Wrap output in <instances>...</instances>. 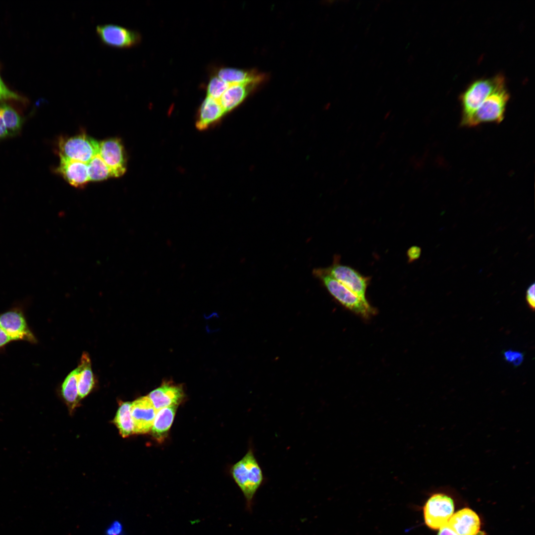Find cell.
<instances>
[{
  "mask_svg": "<svg viewBox=\"0 0 535 535\" xmlns=\"http://www.w3.org/2000/svg\"><path fill=\"white\" fill-rule=\"evenodd\" d=\"M509 99L505 82L492 92L468 119L461 122V125L474 127L484 123L501 122Z\"/></svg>",
  "mask_w": 535,
  "mask_h": 535,
  "instance_id": "2",
  "label": "cell"
},
{
  "mask_svg": "<svg viewBox=\"0 0 535 535\" xmlns=\"http://www.w3.org/2000/svg\"><path fill=\"white\" fill-rule=\"evenodd\" d=\"M0 325L6 330L13 341H26L31 344L37 342L28 323L22 305H15L0 314Z\"/></svg>",
  "mask_w": 535,
  "mask_h": 535,
  "instance_id": "6",
  "label": "cell"
},
{
  "mask_svg": "<svg viewBox=\"0 0 535 535\" xmlns=\"http://www.w3.org/2000/svg\"><path fill=\"white\" fill-rule=\"evenodd\" d=\"M230 85L214 73L206 86L207 96L218 100Z\"/></svg>",
  "mask_w": 535,
  "mask_h": 535,
  "instance_id": "24",
  "label": "cell"
},
{
  "mask_svg": "<svg viewBox=\"0 0 535 535\" xmlns=\"http://www.w3.org/2000/svg\"><path fill=\"white\" fill-rule=\"evenodd\" d=\"M421 249L417 246L410 247L407 251V256L409 262H412L418 259L421 255Z\"/></svg>",
  "mask_w": 535,
  "mask_h": 535,
  "instance_id": "28",
  "label": "cell"
},
{
  "mask_svg": "<svg viewBox=\"0 0 535 535\" xmlns=\"http://www.w3.org/2000/svg\"><path fill=\"white\" fill-rule=\"evenodd\" d=\"M504 359L514 366H519L523 361V354L518 351L509 350L504 352Z\"/></svg>",
  "mask_w": 535,
  "mask_h": 535,
  "instance_id": "26",
  "label": "cell"
},
{
  "mask_svg": "<svg viewBox=\"0 0 535 535\" xmlns=\"http://www.w3.org/2000/svg\"><path fill=\"white\" fill-rule=\"evenodd\" d=\"M505 82L504 76L499 73L471 83L459 97L462 108L461 122L468 119L492 92Z\"/></svg>",
  "mask_w": 535,
  "mask_h": 535,
  "instance_id": "3",
  "label": "cell"
},
{
  "mask_svg": "<svg viewBox=\"0 0 535 535\" xmlns=\"http://www.w3.org/2000/svg\"><path fill=\"white\" fill-rule=\"evenodd\" d=\"M98 154L109 169L112 177H118L126 171V158L120 139L111 138L100 142Z\"/></svg>",
  "mask_w": 535,
  "mask_h": 535,
  "instance_id": "10",
  "label": "cell"
},
{
  "mask_svg": "<svg viewBox=\"0 0 535 535\" xmlns=\"http://www.w3.org/2000/svg\"><path fill=\"white\" fill-rule=\"evenodd\" d=\"M157 410L148 397L136 399L131 404V414L133 423V432L146 433L152 428Z\"/></svg>",
  "mask_w": 535,
  "mask_h": 535,
  "instance_id": "11",
  "label": "cell"
},
{
  "mask_svg": "<svg viewBox=\"0 0 535 535\" xmlns=\"http://www.w3.org/2000/svg\"><path fill=\"white\" fill-rule=\"evenodd\" d=\"M535 283L531 284L527 289L526 293V300L530 308L534 310L535 306Z\"/></svg>",
  "mask_w": 535,
  "mask_h": 535,
  "instance_id": "27",
  "label": "cell"
},
{
  "mask_svg": "<svg viewBox=\"0 0 535 535\" xmlns=\"http://www.w3.org/2000/svg\"><path fill=\"white\" fill-rule=\"evenodd\" d=\"M78 372L77 367L69 374L62 384V394L64 399L69 404H75L79 396L77 387Z\"/></svg>",
  "mask_w": 535,
  "mask_h": 535,
  "instance_id": "23",
  "label": "cell"
},
{
  "mask_svg": "<svg viewBox=\"0 0 535 535\" xmlns=\"http://www.w3.org/2000/svg\"><path fill=\"white\" fill-rule=\"evenodd\" d=\"M148 397L158 411L166 407L178 406L182 400L183 392L178 386L164 384L151 392Z\"/></svg>",
  "mask_w": 535,
  "mask_h": 535,
  "instance_id": "16",
  "label": "cell"
},
{
  "mask_svg": "<svg viewBox=\"0 0 535 535\" xmlns=\"http://www.w3.org/2000/svg\"><path fill=\"white\" fill-rule=\"evenodd\" d=\"M454 510V502L449 495L443 492L434 493L424 508L425 523L431 529H439L447 523Z\"/></svg>",
  "mask_w": 535,
  "mask_h": 535,
  "instance_id": "7",
  "label": "cell"
},
{
  "mask_svg": "<svg viewBox=\"0 0 535 535\" xmlns=\"http://www.w3.org/2000/svg\"><path fill=\"white\" fill-rule=\"evenodd\" d=\"M60 162L56 171L71 185L82 187L89 182L87 164L59 156Z\"/></svg>",
  "mask_w": 535,
  "mask_h": 535,
  "instance_id": "12",
  "label": "cell"
},
{
  "mask_svg": "<svg viewBox=\"0 0 535 535\" xmlns=\"http://www.w3.org/2000/svg\"><path fill=\"white\" fill-rule=\"evenodd\" d=\"M324 270L336 280L352 291L360 299L368 302L366 292L368 278L365 277L352 268L339 264L337 261Z\"/></svg>",
  "mask_w": 535,
  "mask_h": 535,
  "instance_id": "9",
  "label": "cell"
},
{
  "mask_svg": "<svg viewBox=\"0 0 535 535\" xmlns=\"http://www.w3.org/2000/svg\"><path fill=\"white\" fill-rule=\"evenodd\" d=\"M8 137L7 129L0 115V142Z\"/></svg>",
  "mask_w": 535,
  "mask_h": 535,
  "instance_id": "30",
  "label": "cell"
},
{
  "mask_svg": "<svg viewBox=\"0 0 535 535\" xmlns=\"http://www.w3.org/2000/svg\"><path fill=\"white\" fill-rule=\"evenodd\" d=\"M77 387L79 397L83 398L87 395L93 388L95 382L91 369V360L87 353L84 352L78 366Z\"/></svg>",
  "mask_w": 535,
  "mask_h": 535,
  "instance_id": "18",
  "label": "cell"
},
{
  "mask_svg": "<svg viewBox=\"0 0 535 535\" xmlns=\"http://www.w3.org/2000/svg\"><path fill=\"white\" fill-rule=\"evenodd\" d=\"M231 473L250 507L255 493L264 481L263 470L251 444L244 457L232 466Z\"/></svg>",
  "mask_w": 535,
  "mask_h": 535,
  "instance_id": "1",
  "label": "cell"
},
{
  "mask_svg": "<svg viewBox=\"0 0 535 535\" xmlns=\"http://www.w3.org/2000/svg\"><path fill=\"white\" fill-rule=\"evenodd\" d=\"M120 528H121V527H119V524L115 523L113 525V526H112L109 529V530H108V532L109 533V534L111 535H116L117 534L119 533L120 531Z\"/></svg>",
  "mask_w": 535,
  "mask_h": 535,
  "instance_id": "31",
  "label": "cell"
},
{
  "mask_svg": "<svg viewBox=\"0 0 535 535\" xmlns=\"http://www.w3.org/2000/svg\"><path fill=\"white\" fill-rule=\"evenodd\" d=\"M131 404L129 402L122 403L119 407L114 422L123 437H127L133 432V423L131 414Z\"/></svg>",
  "mask_w": 535,
  "mask_h": 535,
  "instance_id": "21",
  "label": "cell"
},
{
  "mask_svg": "<svg viewBox=\"0 0 535 535\" xmlns=\"http://www.w3.org/2000/svg\"><path fill=\"white\" fill-rule=\"evenodd\" d=\"M214 74L223 81L231 85L255 81L263 82L266 79L265 74L257 71L231 67L218 68Z\"/></svg>",
  "mask_w": 535,
  "mask_h": 535,
  "instance_id": "17",
  "label": "cell"
},
{
  "mask_svg": "<svg viewBox=\"0 0 535 535\" xmlns=\"http://www.w3.org/2000/svg\"><path fill=\"white\" fill-rule=\"evenodd\" d=\"M313 273L322 282L330 294L340 303L352 312L367 318L374 313L368 302H365L352 291L329 274L323 268L313 270Z\"/></svg>",
  "mask_w": 535,
  "mask_h": 535,
  "instance_id": "4",
  "label": "cell"
},
{
  "mask_svg": "<svg viewBox=\"0 0 535 535\" xmlns=\"http://www.w3.org/2000/svg\"><path fill=\"white\" fill-rule=\"evenodd\" d=\"M225 114L218 100L206 96L198 109L196 126L199 130H206Z\"/></svg>",
  "mask_w": 535,
  "mask_h": 535,
  "instance_id": "15",
  "label": "cell"
},
{
  "mask_svg": "<svg viewBox=\"0 0 535 535\" xmlns=\"http://www.w3.org/2000/svg\"><path fill=\"white\" fill-rule=\"evenodd\" d=\"M87 165L89 181H100L112 177L109 169L99 154Z\"/></svg>",
  "mask_w": 535,
  "mask_h": 535,
  "instance_id": "22",
  "label": "cell"
},
{
  "mask_svg": "<svg viewBox=\"0 0 535 535\" xmlns=\"http://www.w3.org/2000/svg\"><path fill=\"white\" fill-rule=\"evenodd\" d=\"M8 100H13L24 104L28 102L26 98L9 89L3 81L0 74V102Z\"/></svg>",
  "mask_w": 535,
  "mask_h": 535,
  "instance_id": "25",
  "label": "cell"
},
{
  "mask_svg": "<svg viewBox=\"0 0 535 535\" xmlns=\"http://www.w3.org/2000/svg\"><path fill=\"white\" fill-rule=\"evenodd\" d=\"M177 406H171L157 411L151 430L153 436L159 441L162 440L166 437L172 424Z\"/></svg>",
  "mask_w": 535,
  "mask_h": 535,
  "instance_id": "19",
  "label": "cell"
},
{
  "mask_svg": "<svg viewBox=\"0 0 535 535\" xmlns=\"http://www.w3.org/2000/svg\"><path fill=\"white\" fill-rule=\"evenodd\" d=\"M96 31L103 44L113 48H131L141 41V35L138 31L116 24L99 25Z\"/></svg>",
  "mask_w": 535,
  "mask_h": 535,
  "instance_id": "8",
  "label": "cell"
},
{
  "mask_svg": "<svg viewBox=\"0 0 535 535\" xmlns=\"http://www.w3.org/2000/svg\"><path fill=\"white\" fill-rule=\"evenodd\" d=\"M484 533L480 532L477 535H484ZM437 535H459L448 525L446 524L439 529Z\"/></svg>",
  "mask_w": 535,
  "mask_h": 535,
  "instance_id": "29",
  "label": "cell"
},
{
  "mask_svg": "<svg viewBox=\"0 0 535 535\" xmlns=\"http://www.w3.org/2000/svg\"><path fill=\"white\" fill-rule=\"evenodd\" d=\"M99 144L97 140L85 134L62 138L58 141L59 155L87 164L99 154Z\"/></svg>",
  "mask_w": 535,
  "mask_h": 535,
  "instance_id": "5",
  "label": "cell"
},
{
  "mask_svg": "<svg viewBox=\"0 0 535 535\" xmlns=\"http://www.w3.org/2000/svg\"><path fill=\"white\" fill-rule=\"evenodd\" d=\"M0 115L6 127L9 137L19 134L25 120L24 117L5 102H0Z\"/></svg>",
  "mask_w": 535,
  "mask_h": 535,
  "instance_id": "20",
  "label": "cell"
},
{
  "mask_svg": "<svg viewBox=\"0 0 535 535\" xmlns=\"http://www.w3.org/2000/svg\"><path fill=\"white\" fill-rule=\"evenodd\" d=\"M447 524L459 535H477L480 532L481 521L478 515L467 508L453 514Z\"/></svg>",
  "mask_w": 535,
  "mask_h": 535,
  "instance_id": "14",
  "label": "cell"
},
{
  "mask_svg": "<svg viewBox=\"0 0 535 535\" xmlns=\"http://www.w3.org/2000/svg\"><path fill=\"white\" fill-rule=\"evenodd\" d=\"M261 83L255 81L230 84L218 100L225 113L232 111L240 105Z\"/></svg>",
  "mask_w": 535,
  "mask_h": 535,
  "instance_id": "13",
  "label": "cell"
}]
</instances>
